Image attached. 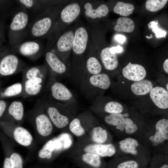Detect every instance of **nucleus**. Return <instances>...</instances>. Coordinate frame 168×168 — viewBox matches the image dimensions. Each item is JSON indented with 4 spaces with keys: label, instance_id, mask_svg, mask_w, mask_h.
Segmentation results:
<instances>
[{
    "label": "nucleus",
    "instance_id": "nucleus-7",
    "mask_svg": "<svg viewBox=\"0 0 168 168\" xmlns=\"http://www.w3.org/2000/svg\"><path fill=\"white\" fill-rule=\"evenodd\" d=\"M71 25L61 33L51 47H47L50 48L65 62L72 52L74 40L75 25Z\"/></svg>",
    "mask_w": 168,
    "mask_h": 168
},
{
    "label": "nucleus",
    "instance_id": "nucleus-22",
    "mask_svg": "<svg viewBox=\"0 0 168 168\" xmlns=\"http://www.w3.org/2000/svg\"><path fill=\"white\" fill-rule=\"evenodd\" d=\"M95 125L84 123L78 117H74L70 122L68 128L75 136L81 138L86 136L91 128Z\"/></svg>",
    "mask_w": 168,
    "mask_h": 168
},
{
    "label": "nucleus",
    "instance_id": "nucleus-45",
    "mask_svg": "<svg viewBox=\"0 0 168 168\" xmlns=\"http://www.w3.org/2000/svg\"><path fill=\"white\" fill-rule=\"evenodd\" d=\"M163 68L164 71L167 73H168V59H166L163 63Z\"/></svg>",
    "mask_w": 168,
    "mask_h": 168
},
{
    "label": "nucleus",
    "instance_id": "nucleus-33",
    "mask_svg": "<svg viewBox=\"0 0 168 168\" xmlns=\"http://www.w3.org/2000/svg\"><path fill=\"white\" fill-rule=\"evenodd\" d=\"M16 0H0V14L1 17H7L9 14L12 15L18 8H15Z\"/></svg>",
    "mask_w": 168,
    "mask_h": 168
},
{
    "label": "nucleus",
    "instance_id": "nucleus-27",
    "mask_svg": "<svg viewBox=\"0 0 168 168\" xmlns=\"http://www.w3.org/2000/svg\"><path fill=\"white\" fill-rule=\"evenodd\" d=\"M8 113L15 120L17 121H21L24 115V107L23 103L19 100L13 101L8 107Z\"/></svg>",
    "mask_w": 168,
    "mask_h": 168
},
{
    "label": "nucleus",
    "instance_id": "nucleus-5",
    "mask_svg": "<svg viewBox=\"0 0 168 168\" xmlns=\"http://www.w3.org/2000/svg\"><path fill=\"white\" fill-rule=\"evenodd\" d=\"M12 16L8 36L9 44L14 49L22 43L27 36L30 15L26 10L19 6Z\"/></svg>",
    "mask_w": 168,
    "mask_h": 168
},
{
    "label": "nucleus",
    "instance_id": "nucleus-39",
    "mask_svg": "<svg viewBox=\"0 0 168 168\" xmlns=\"http://www.w3.org/2000/svg\"><path fill=\"white\" fill-rule=\"evenodd\" d=\"M137 125L133 122L130 123L125 126L124 128L126 133L128 134H131L134 133L137 130Z\"/></svg>",
    "mask_w": 168,
    "mask_h": 168
},
{
    "label": "nucleus",
    "instance_id": "nucleus-38",
    "mask_svg": "<svg viewBox=\"0 0 168 168\" xmlns=\"http://www.w3.org/2000/svg\"><path fill=\"white\" fill-rule=\"evenodd\" d=\"M157 22L155 21L150 22L148 25L150 28L152 29V31L155 34L157 38L161 37L165 38L166 34V32L161 29L158 28V24L157 20H156Z\"/></svg>",
    "mask_w": 168,
    "mask_h": 168
},
{
    "label": "nucleus",
    "instance_id": "nucleus-17",
    "mask_svg": "<svg viewBox=\"0 0 168 168\" xmlns=\"http://www.w3.org/2000/svg\"><path fill=\"white\" fill-rule=\"evenodd\" d=\"M122 73L125 78L133 82L144 79L147 75V71L143 66L130 62L122 69Z\"/></svg>",
    "mask_w": 168,
    "mask_h": 168
},
{
    "label": "nucleus",
    "instance_id": "nucleus-43",
    "mask_svg": "<svg viewBox=\"0 0 168 168\" xmlns=\"http://www.w3.org/2000/svg\"><path fill=\"white\" fill-rule=\"evenodd\" d=\"M123 50V47L119 45L116 47H113L110 49L111 52L113 54H116L121 52Z\"/></svg>",
    "mask_w": 168,
    "mask_h": 168
},
{
    "label": "nucleus",
    "instance_id": "nucleus-21",
    "mask_svg": "<svg viewBox=\"0 0 168 168\" xmlns=\"http://www.w3.org/2000/svg\"><path fill=\"white\" fill-rule=\"evenodd\" d=\"M50 90L52 97L58 101L68 100L73 97V95L69 89L59 82H53L51 86Z\"/></svg>",
    "mask_w": 168,
    "mask_h": 168
},
{
    "label": "nucleus",
    "instance_id": "nucleus-6",
    "mask_svg": "<svg viewBox=\"0 0 168 168\" xmlns=\"http://www.w3.org/2000/svg\"><path fill=\"white\" fill-rule=\"evenodd\" d=\"M70 137L68 133H63L49 140L39 151V157L42 159H49L54 155L68 149L72 143Z\"/></svg>",
    "mask_w": 168,
    "mask_h": 168
},
{
    "label": "nucleus",
    "instance_id": "nucleus-28",
    "mask_svg": "<svg viewBox=\"0 0 168 168\" xmlns=\"http://www.w3.org/2000/svg\"><path fill=\"white\" fill-rule=\"evenodd\" d=\"M114 30L117 32L130 33L135 28V23L131 19L126 17H119L117 20Z\"/></svg>",
    "mask_w": 168,
    "mask_h": 168
},
{
    "label": "nucleus",
    "instance_id": "nucleus-25",
    "mask_svg": "<svg viewBox=\"0 0 168 168\" xmlns=\"http://www.w3.org/2000/svg\"><path fill=\"white\" fill-rule=\"evenodd\" d=\"M13 137L17 142L25 147L30 146L33 139L30 132L27 129L21 126L15 128L13 132Z\"/></svg>",
    "mask_w": 168,
    "mask_h": 168
},
{
    "label": "nucleus",
    "instance_id": "nucleus-10",
    "mask_svg": "<svg viewBox=\"0 0 168 168\" xmlns=\"http://www.w3.org/2000/svg\"><path fill=\"white\" fill-rule=\"evenodd\" d=\"M26 64L15 54H5L0 59V75L8 76L23 71Z\"/></svg>",
    "mask_w": 168,
    "mask_h": 168
},
{
    "label": "nucleus",
    "instance_id": "nucleus-31",
    "mask_svg": "<svg viewBox=\"0 0 168 168\" xmlns=\"http://www.w3.org/2000/svg\"><path fill=\"white\" fill-rule=\"evenodd\" d=\"M23 87L22 83H14L7 87L1 93L3 97H11L22 95Z\"/></svg>",
    "mask_w": 168,
    "mask_h": 168
},
{
    "label": "nucleus",
    "instance_id": "nucleus-3",
    "mask_svg": "<svg viewBox=\"0 0 168 168\" xmlns=\"http://www.w3.org/2000/svg\"><path fill=\"white\" fill-rule=\"evenodd\" d=\"M75 31L72 52L73 67L78 69L86 68L84 56L89 46L90 33L88 27L79 19L74 23Z\"/></svg>",
    "mask_w": 168,
    "mask_h": 168
},
{
    "label": "nucleus",
    "instance_id": "nucleus-34",
    "mask_svg": "<svg viewBox=\"0 0 168 168\" xmlns=\"http://www.w3.org/2000/svg\"><path fill=\"white\" fill-rule=\"evenodd\" d=\"M167 1V0H147L145 7L148 11L155 12L164 7Z\"/></svg>",
    "mask_w": 168,
    "mask_h": 168
},
{
    "label": "nucleus",
    "instance_id": "nucleus-32",
    "mask_svg": "<svg viewBox=\"0 0 168 168\" xmlns=\"http://www.w3.org/2000/svg\"><path fill=\"white\" fill-rule=\"evenodd\" d=\"M134 9L133 4L119 1L117 2L114 6L113 11L120 16H127L132 14Z\"/></svg>",
    "mask_w": 168,
    "mask_h": 168
},
{
    "label": "nucleus",
    "instance_id": "nucleus-4",
    "mask_svg": "<svg viewBox=\"0 0 168 168\" xmlns=\"http://www.w3.org/2000/svg\"><path fill=\"white\" fill-rule=\"evenodd\" d=\"M48 69L46 64L27 67L22 72L23 93L25 97L34 96L41 91Z\"/></svg>",
    "mask_w": 168,
    "mask_h": 168
},
{
    "label": "nucleus",
    "instance_id": "nucleus-11",
    "mask_svg": "<svg viewBox=\"0 0 168 168\" xmlns=\"http://www.w3.org/2000/svg\"><path fill=\"white\" fill-rule=\"evenodd\" d=\"M45 110L54 127L59 129L64 130L68 127L73 119L56 105L50 104L46 105Z\"/></svg>",
    "mask_w": 168,
    "mask_h": 168
},
{
    "label": "nucleus",
    "instance_id": "nucleus-13",
    "mask_svg": "<svg viewBox=\"0 0 168 168\" xmlns=\"http://www.w3.org/2000/svg\"><path fill=\"white\" fill-rule=\"evenodd\" d=\"M44 49V46L41 42L30 40L21 43L13 49L16 52L34 60L41 56Z\"/></svg>",
    "mask_w": 168,
    "mask_h": 168
},
{
    "label": "nucleus",
    "instance_id": "nucleus-37",
    "mask_svg": "<svg viewBox=\"0 0 168 168\" xmlns=\"http://www.w3.org/2000/svg\"><path fill=\"white\" fill-rule=\"evenodd\" d=\"M10 158L12 168H23V160L19 154L13 153L11 155Z\"/></svg>",
    "mask_w": 168,
    "mask_h": 168
},
{
    "label": "nucleus",
    "instance_id": "nucleus-12",
    "mask_svg": "<svg viewBox=\"0 0 168 168\" xmlns=\"http://www.w3.org/2000/svg\"><path fill=\"white\" fill-rule=\"evenodd\" d=\"M75 147L74 153L88 152L97 154L101 157H110L115 153V146L112 143L97 144L82 142Z\"/></svg>",
    "mask_w": 168,
    "mask_h": 168
},
{
    "label": "nucleus",
    "instance_id": "nucleus-44",
    "mask_svg": "<svg viewBox=\"0 0 168 168\" xmlns=\"http://www.w3.org/2000/svg\"><path fill=\"white\" fill-rule=\"evenodd\" d=\"M115 38L121 44H123L125 40V36L121 35H117L115 37Z\"/></svg>",
    "mask_w": 168,
    "mask_h": 168
},
{
    "label": "nucleus",
    "instance_id": "nucleus-14",
    "mask_svg": "<svg viewBox=\"0 0 168 168\" xmlns=\"http://www.w3.org/2000/svg\"><path fill=\"white\" fill-rule=\"evenodd\" d=\"M76 163L84 168H106L107 165L99 156L88 152L74 153Z\"/></svg>",
    "mask_w": 168,
    "mask_h": 168
},
{
    "label": "nucleus",
    "instance_id": "nucleus-24",
    "mask_svg": "<svg viewBox=\"0 0 168 168\" xmlns=\"http://www.w3.org/2000/svg\"><path fill=\"white\" fill-rule=\"evenodd\" d=\"M153 87V83L151 81L144 79L133 82L131 85L130 89L134 95L143 96L149 93Z\"/></svg>",
    "mask_w": 168,
    "mask_h": 168
},
{
    "label": "nucleus",
    "instance_id": "nucleus-23",
    "mask_svg": "<svg viewBox=\"0 0 168 168\" xmlns=\"http://www.w3.org/2000/svg\"><path fill=\"white\" fill-rule=\"evenodd\" d=\"M107 130L100 126L94 125L86 136L87 142L97 144H105L108 138Z\"/></svg>",
    "mask_w": 168,
    "mask_h": 168
},
{
    "label": "nucleus",
    "instance_id": "nucleus-47",
    "mask_svg": "<svg viewBox=\"0 0 168 168\" xmlns=\"http://www.w3.org/2000/svg\"><path fill=\"white\" fill-rule=\"evenodd\" d=\"M166 89L168 91V83H167L166 84Z\"/></svg>",
    "mask_w": 168,
    "mask_h": 168
},
{
    "label": "nucleus",
    "instance_id": "nucleus-2",
    "mask_svg": "<svg viewBox=\"0 0 168 168\" xmlns=\"http://www.w3.org/2000/svg\"><path fill=\"white\" fill-rule=\"evenodd\" d=\"M82 14V7L79 1H70L62 7L54 23L46 44L51 47L61 33L67 27L75 23Z\"/></svg>",
    "mask_w": 168,
    "mask_h": 168
},
{
    "label": "nucleus",
    "instance_id": "nucleus-1",
    "mask_svg": "<svg viewBox=\"0 0 168 168\" xmlns=\"http://www.w3.org/2000/svg\"><path fill=\"white\" fill-rule=\"evenodd\" d=\"M70 1L51 7L35 17L28 24L27 36L31 38H44L48 40L60 10Z\"/></svg>",
    "mask_w": 168,
    "mask_h": 168
},
{
    "label": "nucleus",
    "instance_id": "nucleus-40",
    "mask_svg": "<svg viewBox=\"0 0 168 168\" xmlns=\"http://www.w3.org/2000/svg\"><path fill=\"white\" fill-rule=\"evenodd\" d=\"M150 168H168V164L167 162L157 164L153 162Z\"/></svg>",
    "mask_w": 168,
    "mask_h": 168
},
{
    "label": "nucleus",
    "instance_id": "nucleus-20",
    "mask_svg": "<svg viewBox=\"0 0 168 168\" xmlns=\"http://www.w3.org/2000/svg\"><path fill=\"white\" fill-rule=\"evenodd\" d=\"M156 132L149 140L154 144L163 143L168 139V119L163 118L158 120L155 125Z\"/></svg>",
    "mask_w": 168,
    "mask_h": 168
},
{
    "label": "nucleus",
    "instance_id": "nucleus-26",
    "mask_svg": "<svg viewBox=\"0 0 168 168\" xmlns=\"http://www.w3.org/2000/svg\"><path fill=\"white\" fill-rule=\"evenodd\" d=\"M89 81L93 86L103 90L108 89L111 84L109 76L105 73L92 75L90 77Z\"/></svg>",
    "mask_w": 168,
    "mask_h": 168
},
{
    "label": "nucleus",
    "instance_id": "nucleus-41",
    "mask_svg": "<svg viewBox=\"0 0 168 168\" xmlns=\"http://www.w3.org/2000/svg\"><path fill=\"white\" fill-rule=\"evenodd\" d=\"M7 104L6 102L2 100H0V118L3 114L6 108Z\"/></svg>",
    "mask_w": 168,
    "mask_h": 168
},
{
    "label": "nucleus",
    "instance_id": "nucleus-8",
    "mask_svg": "<svg viewBox=\"0 0 168 168\" xmlns=\"http://www.w3.org/2000/svg\"><path fill=\"white\" fill-rule=\"evenodd\" d=\"M82 14L89 24L97 23L98 20L107 16L109 12L108 6L105 3L99 4L93 0H79Z\"/></svg>",
    "mask_w": 168,
    "mask_h": 168
},
{
    "label": "nucleus",
    "instance_id": "nucleus-36",
    "mask_svg": "<svg viewBox=\"0 0 168 168\" xmlns=\"http://www.w3.org/2000/svg\"><path fill=\"white\" fill-rule=\"evenodd\" d=\"M125 118L124 114L122 113L109 114L105 117V122L108 124L116 126Z\"/></svg>",
    "mask_w": 168,
    "mask_h": 168
},
{
    "label": "nucleus",
    "instance_id": "nucleus-30",
    "mask_svg": "<svg viewBox=\"0 0 168 168\" xmlns=\"http://www.w3.org/2000/svg\"><path fill=\"white\" fill-rule=\"evenodd\" d=\"M106 168H146V166L137 160L128 159L111 163Z\"/></svg>",
    "mask_w": 168,
    "mask_h": 168
},
{
    "label": "nucleus",
    "instance_id": "nucleus-9",
    "mask_svg": "<svg viewBox=\"0 0 168 168\" xmlns=\"http://www.w3.org/2000/svg\"><path fill=\"white\" fill-rule=\"evenodd\" d=\"M68 1V0H16L18 4L26 10L29 15L34 16L35 18L47 9Z\"/></svg>",
    "mask_w": 168,
    "mask_h": 168
},
{
    "label": "nucleus",
    "instance_id": "nucleus-16",
    "mask_svg": "<svg viewBox=\"0 0 168 168\" xmlns=\"http://www.w3.org/2000/svg\"><path fill=\"white\" fill-rule=\"evenodd\" d=\"M34 121L37 131L41 136L47 137L52 134L54 126L45 110L35 115Z\"/></svg>",
    "mask_w": 168,
    "mask_h": 168
},
{
    "label": "nucleus",
    "instance_id": "nucleus-29",
    "mask_svg": "<svg viewBox=\"0 0 168 168\" xmlns=\"http://www.w3.org/2000/svg\"><path fill=\"white\" fill-rule=\"evenodd\" d=\"M120 149L123 152L136 155L138 153L137 147L138 146V141L134 138H127L119 142Z\"/></svg>",
    "mask_w": 168,
    "mask_h": 168
},
{
    "label": "nucleus",
    "instance_id": "nucleus-42",
    "mask_svg": "<svg viewBox=\"0 0 168 168\" xmlns=\"http://www.w3.org/2000/svg\"><path fill=\"white\" fill-rule=\"evenodd\" d=\"M2 168H12L10 157H6L4 160Z\"/></svg>",
    "mask_w": 168,
    "mask_h": 168
},
{
    "label": "nucleus",
    "instance_id": "nucleus-15",
    "mask_svg": "<svg viewBox=\"0 0 168 168\" xmlns=\"http://www.w3.org/2000/svg\"><path fill=\"white\" fill-rule=\"evenodd\" d=\"M45 59L48 69L57 74L65 73L68 70L66 62L62 60L50 48H46Z\"/></svg>",
    "mask_w": 168,
    "mask_h": 168
},
{
    "label": "nucleus",
    "instance_id": "nucleus-46",
    "mask_svg": "<svg viewBox=\"0 0 168 168\" xmlns=\"http://www.w3.org/2000/svg\"><path fill=\"white\" fill-rule=\"evenodd\" d=\"M146 37L148 39H150L152 38L153 37V36L152 35V34H151L150 36H148L147 35H146Z\"/></svg>",
    "mask_w": 168,
    "mask_h": 168
},
{
    "label": "nucleus",
    "instance_id": "nucleus-19",
    "mask_svg": "<svg viewBox=\"0 0 168 168\" xmlns=\"http://www.w3.org/2000/svg\"><path fill=\"white\" fill-rule=\"evenodd\" d=\"M151 99L155 105L161 109L168 108V91L160 86L154 87L149 92Z\"/></svg>",
    "mask_w": 168,
    "mask_h": 168
},
{
    "label": "nucleus",
    "instance_id": "nucleus-18",
    "mask_svg": "<svg viewBox=\"0 0 168 168\" xmlns=\"http://www.w3.org/2000/svg\"><path fill=\"white\" fill-rule=\"evenodd\" d=\"M88 49L87 57L85 61L86 69L92 75L99 74L102 71V66L91 42Z\"/></svg>",
    "mask_w": 168,
    "mask_h": 168
},
{
    "label": "nucleus",
    "instance_id": "nucleus-35",
    "mask_svg": "<svg viewBox=\"0 0 168 168\" xmlns=\"http://www.w3.org/2000/svg\"><path fill=\"white\" fill-rule=\"evenodd\" d=\"M123 110L122 105L115 101H110L107 102L104 107L105 112L110 114L121 113Z\"/></svg>",
    "mask_w": 168,
    "mask_h": 168
}]
</instances>
